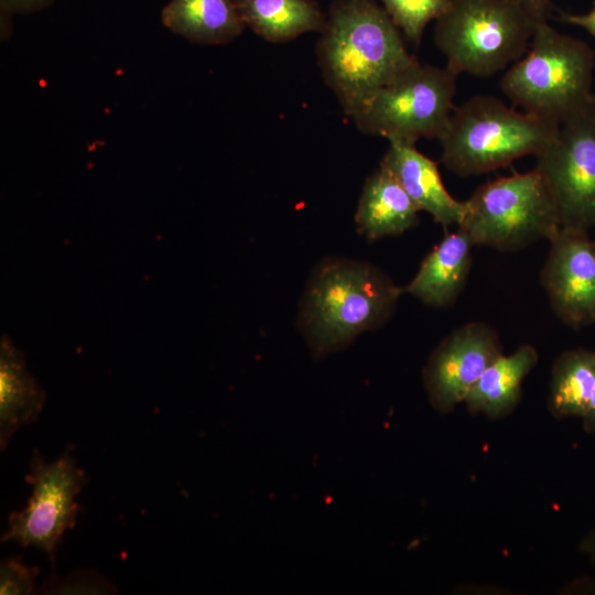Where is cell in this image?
<instances>
[{
    "label": "cell",
    "mask_w": 595,
    "mask_h": 595,
    "mask_svg": "<svg viewBox=\"0 0 595 595\" xmlns=\"http://www.w3.org/2000/svg\"><path fill=\"white\" fill-rule=\"evenodd\" d=\"M411 44L419 46L424 30L448 8L451 0H377Z\"/></svg>",
    "instance_id": "20"
},
{
    "label": "cell",
    "mask_w": 595,
    "mask_h": 595,
    "mask_svg": "<svg viewBox=\"0 0 595 595\" xmlns=\"http://www.w3.org/2000/svg\"><path fill=\"white\" fill-rule=\"evenodd\" d=\"M593 101L595 102V94H593Z\"/></svg>",
    "instance_id": "27"
},
{
    "label": "cell",
    "mask_w": 595,
    "mask_h": 595,
    "mask_svg": "<svg viewBox=\"0 0 595 595\" xmlns=\"http://www.w3.org/2000/svg\"><path fill=\"white\" fill-rule=\"evenodd\" d=\"M55 1L56 0H0L1 26L4 24L6 29V25L10 23V20L14 15L41 11L53 4Z\"/></svg>",
    "instance_id": "22"
},
{
    "label": "cell",
    "mask_w": 595,
    "mask_h": 595,
    "mask_svg": "<svg viewBox=\"0 0 595 595\" xmlns=\"http://www.w3.org/2000/svg\"><path fill=\"white\" fill-rule=\"evenodd\" d=\"M247 28L272 43L321 32L326 14L315 0H235Z\"/></svg>",
    "instance_id": "18"
},
{
    "label": "cell",
    "mask_w": 595,
    "mask_h": 595,
    "mask_svg": "<svg viewBox=\"0 0 595 595\" xmlns=\"http://www.w3.org/2000/svg\"><path fill=\"white\" fill-rule=\"evenodd\" d=\"M560 20L584 29L595 40V2L593 8L583 14L560 12Z\"/></svg>",
    "instance_id": "23"
},
{
    "label": "cell",
    "mask_w": 595,
    "mask_h": 595,
    "mask_svg": "<svg viewBox=\"0 0 595 595\" xmlns=\"http://www.w3.org/2000/svg\"><path fill=\"white\" fill-rule=\"evenodd\" d=\"M582 419L585 430L589 433H595V388Z\"/></svg>",
    "instance_id": "25"
},
{
    "label": "cell",
    "mask_w": 595,
    "mask_h": 595,
    "mask_svg": "<svg viewBox=\"0 0 595 595\" xmlns=\"http://www.w3.org/2000/svg\"><path fill=\"white\" fill-rule=\"evenodd\" d=\"M523 8L534 20L548 21L553 11L552 0H512Z\"/></svg>",
    "instance_id": "24"
},
{
    "label": "cell",
    "mask_w": 595,
    "mask_h": 595,
    "mask_svg": "<svg viewBox=\"0 0 595 595\" xmlns=\"http://www.w3.org/2000/svg\"><path fill=\"white\" fill-rule=\"evenodd\" d=\"M457 75L415 61L379 88L353 118L359 131L389 142L439 139L454 110Z\"/></svg>",
    "instance_id": "7"
},
{
    "label": "cell",
    "mask_w": 595,
    "mask_h": 595,
    "mask_svg": "<svg viewBox=\"0 0 595 595\" xmlns=\"http://www.w3.org/2000/svg\"><path fill=\"white\" fill-rule=\"evenodd\" d=\"M595 52L584 41L538 21L527 52L500 80L521 110L561 125L593 102Z\"/></svg>",
    "instance_id": "3"
},
{
    "label": "cell",
    "mask_w": 595,
    "mask_h": 595,
    "mask_svg": "<svg viewBox=\"0 0 595 595\" xmlns=\"http://www.w3.org/2000/svg\"><path fill=\"white\" fill-rule=\"evenodd\" d=\"M45 392L26 368L22 351L3 337L0 346V448L22 426L37 421Z\"/></svg>",
    "instance_id": "15"
},
{
    "label": "cell",
    "mask_w": 595,
    "mask_h": 595,
    "mask_svg": "<svg viewBox=\"0 0 595 595\" xmlns=\"http://www.w3.org/2000/svg\"><path fill=\"white\" fill-rule=\"evenodd\" d=\"M540 281L562 323L595 325V249L588 231L561 227L549 240Z\"/></svg>",
    "instance_id": "10"
},
{
    "label": "cell",
    "mask_w": 595,
    "mask_h": 595,
    "mask_svg": "<svg viewBox=\"0 0 595 595\" xmlns=\"http://www.w3.org/2000/svg\"><path fill=\"white\" fill-rule=\"evenodd\" d=\"M419 212L396 176L380 163L364 184L355 221L361 234L376 240L413 228Z\"/></svg>",
    "instance_id": "14"
},
{
    "label": "cell",
    "mask_w": 595,
    "mask_h": 595,
    "mask_svg": "<svg viewBox=\"0 0 595 595\" xmlns=\"http://www.w3.org/2000/svg\"><path fill=\"white\" fill-rule=\"evenodd\" d=\"M396 176L418 209L443 225L461 223L465 205L443 184L437 164L416 150L415 144L389 142L381 162Z\"/></svg>",
    "instance_id": "12"
},
{
    "label": "cell",
    "mask_w": 595,
    "mask_h": 595,
    "mask_svg": "<svg viewBox=\"0 0 595 595\" xmlns=\"http://www.w3.org/2000/svg\"><path fill=\"white\" fill-rule=\"evenodd\" d=\"M25 482L32 486V496L23 510L9 516V527L1 541L35 547L44 551L54 565L65 531L76 524V498L86 482L85 472L69 450L53 462H46L34 450Z\"/></svg>",
    "instance_id": "9"
},
{
    "label": "cell",
    "mask_w": 595,
    "mask_h": 595,
    "mask_svg": "<svg viewBox=\"0 0 595 595\" xmlns=\"http://www.w3.org/2000/svg\"><path fill=\"white\" fill-rule=\"evenodd\" d=\"M581 549L595 564V529L583 539Z\"/></svg>",
    "instance_id": "26"
},
{
    "label": "cell",
    "mask_w": 595,
    "mask_h": 595,
    "mask_svg": "<svg viewBox=\"0 0 595 595\" xmlns=\"http://www.w3.org/2000/svg\"><path fill=\"white\" fill-rule=\"evenodd\" d=\"M593 244H594V249H595V240L593 241Z\"/></svg>",
    "instance_id": "28"
},
{
    "label": "cell",
    "mask_w": 595,
    "mask_h": 595,
    "mask_svg": "<svg viewBox=\"0 0 595 595\" xmlns=\"http://www.w3.org/2000/svg\"><path fill=\"white\" fill-rule=\"evenodd\" d=\"M537 22L512 0H451L434 42L457 76L489 77L527 52Z\"/></svg>",
    "instance_id": "5"
},
{
    "label": "cell",
    "mask_w": 595,
    "mask_h": 595,
    "mask_svg": "<svg viewBox=\"0 0 595 595\" xmlns=\"http://www.w3.org/2000/svg\"><path fill=\"white\" fill-rule=\"evenodd\" d=\"M464 205L457 227L474 246L518 250L550 240L561 228L553 197L537 169L491 180L476 188Z\"/></svg>",
    "instance_id": "6"
},
{
    "label": "cell",
    "mask_w": 595,
    "mask_h": 595,
    "mask_svg": "<svg viewBox=\"0 0 595 595\" xmlns=\"http://www.w3.org/2000/svg\"><path fill=\"white\" fill-rule=\"evenodd\" d=\"M40 570L28 566L20 556L2 561L0 566V594H31Z\"/></svg>",
    "instance_id": "21"
},
{
    "label": "cell",
    "mask_w": 595,
    "mask_h": 595,
    "mask_svg": "<svg viewBox=\"0 0 595 595\" xmlns=\"http://www.w3.org/2000/svg\"><path fill=\"white\" fill-rule=\"evenodd\" d=\"M558 127L496 97L477 95L452 111L437 139L441 161L463 177L495 171L522 156L537 155Z\"/></svg>",
    "instance_id": "4"
},
{
    "label": "cell",
    "mask_w": 595,
    "mask_h": 595,
    "mask_svg": "<svg viewBox=\"0 0 595 595\" xmlns=\"http://www.w3.org/2000/svg\"><path fill=\"white\" fill-rule=\"evenodd\" d=\"M502 354L495 328L469 322L450 333L432 353L423 371L431 404L450 411L464 402L484 370Z\"/></svg>",
    "instance_id": "11"
},
{
    "label": "cell",
    "mask_w": 595,
    "mask_h": 595,
    "mask_svg": "<svg viewBox=\"0 0 595 595\" xmlns=\"http://www.w3.org/2000/svg\"><path fill=\"white\" fill-rule=\"evenodd\" d=\"M467 234L457 227L426 255L410 283L402 288L425 305L447 309L463 291L472 266V247Z\"/></svg>",
    "instance_id": "13"
},
{
    "label": "cell",
    "mask_w": 595,
    "mask_h": 595,
    "mask_svg": "<svg viewBox=\"0 0 595 595\" xmlns=\"http://www.w3.org/2000/svg\"><path fill=\"white\" fill-rule=\"evenodd\" d=\"M320 33L322 76L351 119L379 88L418 61L377 0H334Z\"/></svg>",
    "instance_id": "1"
},
{
    "label": "cell",
    "mask_w": 595,
    "mask_h": 595,
    "mask_svg": "<svg viewBox=\"0 0 595 595\" xmlns=\"http://www.w3.org/2000/svg\"><path fill=\"white\" fill-rule=\"evenodd\" d=\"M403 289L369 262L331 258L312 273L299 316L315 358L342 349L385 324Z\"/></svg>",
    "instance_id": "2"
},
{
    "label": "cell",
    "mask_w": 595,
    "mask_h": 595,
    "mask_svg": "<svg viewBox=\"0 0 595 595\" xmlns=\"http://www.w3.org/2000/svg\"><path fill=\"white\" fill-rule=\"evenodd\" d=\"M538 363V351L521 345L511 355H499L468 392L465 403L473 413L491 418L508 413L518 402L524 377Z\"/></svg>",
    "instance_id": "17"
},
{
    "label": "cell",
    "mask_w": 595,
    "mask_h": 595,
    "mask_svg": "<svg viewBox=\"0 0 595 595\" xmlns=\"http://www.w3.org/2000/svg\"><path fill=\"white\" fill-rule=\"evenodd\" d=\"M161 22L174 34L203 45H223L247 28L235 0H171Z\"/></svg>",
    "instance_id": "16"
},
{
    "label": "cell",
    "mask_w": 595,
    "mask_h": 595,
    "mask_svg": "<svg viewBox=\"0 0 595 595\" xmlns=\"http://www.w3.org/2000/svg\"><path fill=\"white\" fill-rule=\"evenodd\" d=\"M536 166L553 197L561 227H595V102L559 125Z\"/></svg>",
    "instance_id": "8"
},
{
    "label": "cell",
    "mask_w": 595,
    "mask_h": 595,
    "mask_svg": "<svg viewBox=\"0 0 595 595\" xmlns=\"http://www.w3.org/2000/svg\"><path fill=\"white\" fill-rule=\"evenodd\" d=\"M595 388V350L574 348L554 361L549 405L559 418H583Z\"/></svg>",
    "instance_id": "19"
}]
</instances>
